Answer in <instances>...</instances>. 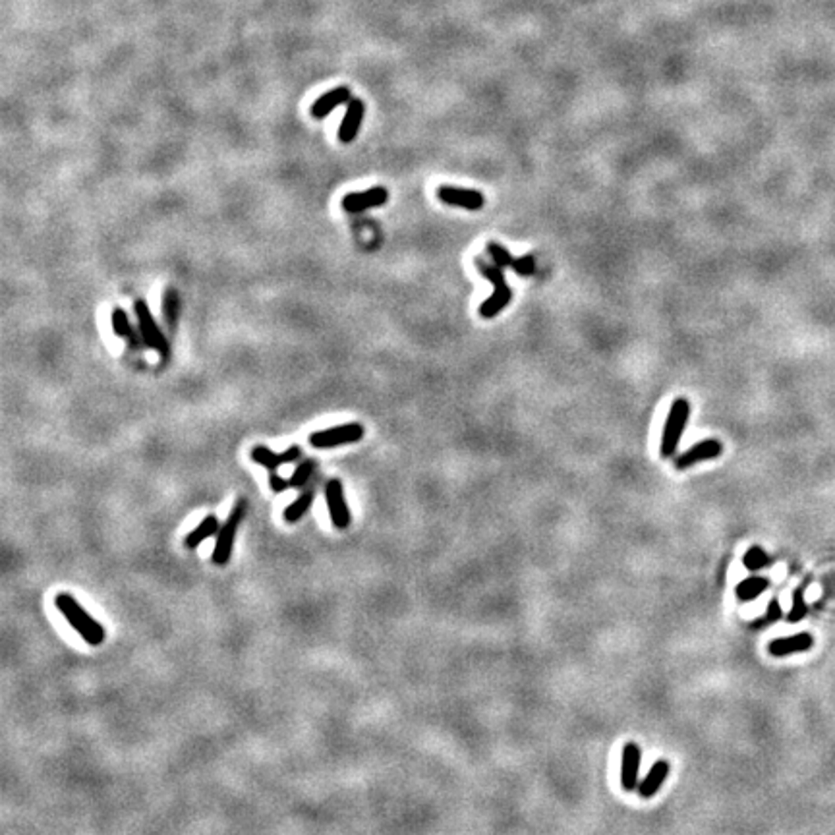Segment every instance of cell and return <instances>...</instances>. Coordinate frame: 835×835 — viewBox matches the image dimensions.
<instances>
[{
    "label": "cell",
    "mask_w": 835,
    "mask_h": 835,
    "mask_svg": "<svg viewBox=\"0 0 835 835\" xmlns=\"http://www.w3.org/2000/svg\"><path fill=\"white\" fill-rule=\"evenodd\" d=\"M56 609L64 615V619L70 623V626L76 633L89 644V646H101L105 642V629L103 624L93 619L87 613L86 609L81 607L76 598H72L70 593H58L55 598Z\"/></svg>",
    "instance_id": "cell-1"
},
{
    "label": "cell",
    "mask_w": 835,
    "mask_h": 835,
    "mask_svg": "<svg viewBox=\"0 0 835 835\" xmlns=\"http://www.w3.org/2000/svg\"><path fill=\"white\" fill-rule=\"evenodd\" d=\"M474 263H476L478 271L484 275L485 279L493 284V294L485 300L484 304L480 305V315L485 317V320H492L495 315H499L501 310H505V305L511 302L513 290H511V287H508L507 281H505V275H503V269H501L499 265L487 263V261H484V259L480 258H476Z\"/></svg>",
    "instance_id": "cell-2"
},
{
    "label": "cell",
    "mask_w": 835,
    "mask_h": 835,
    "mask_svg": "<svg viewBox=\"0 0 835 835\" xmlns=\"http://www.w3.org/2000/svg\"><path fill=\"white\" fill-rule=\"evenodd\" d=\"M246 511H248V503L240 499L230 511L227 522L221 526L219 534H217V541H215V547H213L211 559L215 565L225 567L230 561V555H232V549H235L236 534H238V528H240L244 516H246Z\"/></svg>",
    "instance_id": "cell-3"
},
{
    "label": "cell",
    "mask_w": 835,
    "mask_h": 835,
    "mask_svg": "<svg viewBox=\"0 0 835 835\" xmlns=\"http://www.w3.org/2000/svg\"><path fill=\"white\" fill-rule=\"evenodd\" d=\"M688 416H690V405L687 398H675L667 416V422L664 426V433H662V449L659 453L664 459H669L675 453V449L679 445L683 431L687 428Z\"/></svg>",
    "instance_id": "cell-4"
},
{
    "label": "cell",
    "mask_w": 835,
    "mask_h": 835,
    "mask_svg": "<svg viewBox=\"0 0 835 835\" xmlns=\"http://www.w3.org/2000/svg\"><path fill=\"white\" fill-rule=\"evenodd\" d=\"M133 312H136V317H138V329H140L143 344L149 346L151 350L159 352L163 358H166L171 354V344L166 341V336L161 331V327L157 325L155 317H153V313H151L147 302L143 298L133 300Z\"/></svg>",
    "instance_id": "cell-5"
},
{
    "label": "cell",
    "mask_w": 835,
    "mask_h": 835,
    "mask_svg": "<svg viewBox=\"0 0 835 835\" xmlns=\"http://www.w3.org/2000/svg\"><path fill=\"white\" fill-rule=\"evenodd\" d=\"M364 426L358 422H348L335 426V428H327V430L313 431L310 435V445L315 449H333L338 445H350V443H358L364 438Z\"/></svg>",
    "instance_id": "cell-6"
},
{
    "label": "cell",
    "mask_w": 835,
    "mask_h": 835,
    "mask_svg": "<svg viewBox=\"0 0 835 835\" xmlns=\"http://www.w3.org/2000/svg\"><path fill=\"white\" fill-rule=\"evenodd\" d=\"M325 501L333 526L336 530H346L350 526V508L344 497V485L338 478H331L325 484Z\"/></svg>",
    "instance_id": "cell-7"
},
{
    "label": "cell",
    "mask_w": 835,
    "mask_h": 835,
    "mask_svg": "<svg viewBox=\"0 0 835 835\" xmlns=\"http://www.w3.org/2000/svg\"><path fill=\"white\" fill-rule=\"evenodd\" d=\"M389 199L387 188L374 186L364 192H352L343 197V209L346 213H364L367 209L381 207Z\"/></svg>",
    "instance_id": "cell-8"
},
{
    "label": "cell",
    "mask_w": 835,
    "mask_h": 835,
    "mask_svg": "<svg viewBox=\"0 0 835 835\" xmlns=\"http://www.w3.org/2000/svg\"><path fill=\"white\" fill-rule=\"evenodd\" d=\"M438 197L447 205L453 207H461L466 211H478L484 207V195L476 192V190H464V188H454V186H439L438 188Z\"/></svg>",
    "instance_id": "cell-9"
},
{
    "label": "cell",
    "mask_w": 835,
    "mask_h": 835,
    "mask_svg": "<svg viewBox=\"0 0 835 835\" xmlns=\"http://www.w3.org/2000/svg\"><path fill=\"white\" fill-rule=\"evenodd\" d=\"M300 454H302L300 445H290L284 453H275L273 449H269L267 445H256L250 451L251 461L259 464V466H263V468L271 470V472H275L282 464H290V462L298 461Z\"/></svg>",
    "instance_id": "cell-10"
},
{
    "label": "cell",
    "mask_w": 835,
    "mask_h": 835,
    "mask_svg": "<svg viewBox=\"0 0 835 835\" xmlns=\"http://www.w3.org/2000/svg\"><path fill=\"white\" fill-rule=\"evenodd\" d=\"M723 453V445L719 443L718 439H706L702 443H696L688 451L681 454L679 459L675 461V468L677 470H687L690 466H695L702 461H714L718 459L719 454Z\"/></svg>",
    "instance_id": "cell-11"
},
{
    "label": "cell",
    "mask_w": 835,
    "mask_h": 835,
    "mask_svg": "<svg viewBox=\"0 0 835 835\" xmlns=\"http://www.w3.org/2000/svg\"><path fill=\"white\" fill-rule=\"evenodd\" d=\"M640 749L638 744L629 742L623 749V764H621V785L624 791H634L638 783V772H640Z\"/></svg>",
    "instance_id": "cell-12"
},
{
    "label": "cell",
    "mask_w": 835,
    "mask_h": 835,
    "mask_svg": "<svg viewBox=\"0 0 835 835\" xmlns=\"http://www.w3.org/2000/svg\"><path fill=\"white\" fill-rule=\"evenodd\" d=\"M364 114H366V105H364V101H360V99L348 101V109H346V114H344L343 122H341V128H338V140L343 141V143H350V141L356 140V136L360 133V128H362Z\"/></svg>",
    "instance_id": "cell-13"
},
{
    "label": "cell",
    "mask_w": 835,
    "mask_h": 835,
    "mask_svg": "<svg viewBox=\"0 0 835 835\" xmlns=\"http://www.w3.org/2000/svg\"><path fill=\"white\" fill-rule=\"evenodd\" d=\"M812 644H814V638L810 634L798 633L795 636H789V638H777V640L770 642L768 650H770L772 656L783 657L791 656V654H798V652H806V650L812 648Z\"/></svg>",
    "instance_id": "cell-14"
},
{
    "label": "cell",
    "mask_w": 835,
    "mask_h": 835,
    "mask_svg": "<svg viewBox=\"0 0 835 835\" xmlns=\"http://www.w3.org/2000/svg\"><path fill=\"white\" fill-rule=\"evenodd\" d=\"M110 323H112V331H114V335H117L118 338L126 341L128 346L133 348V350H140V346L143 344V341H140L141 335L136 333V329H133V325L130 323L128 313H126L122 308H114V310H112V313H110Z\"/></svg>",
    "instance_id": "cell-15"
},
{
    "label": "cell",
    "mask_w": 835,
    "mask_h": 835,
    "mask_svg": "<svg viewBox=\"0 0 835 835\" xmlns=\"http://www.w3.org/2000/svg\"><path fill=\"white\" fill-rule=\"evenodd\" d=\"M348 101H350V89H348V87H336V89L329 91V93L321 95L320 99L313 103L312 117L321 120V118L329 117L338 105Z\"/></svg>",
    "instance_id": "cell-16"
},
{
    "label": "cell",
    "mask_w": 835,
    "mask_h": 835,
    "mask_svg": "<svg viewBox=\"0 0 835 835\" xmlns=\"http://www.w3.org/2000/svg\"><path fill=\"white\" fill-rule=\"evenodd\" d=\"M219 518L215 515H207L202 522L195 526L194 530L188 534L186 539H184V546H186L188 549H195L197 546H202L205 539H209L211 536H215V534H219Z\"/></svg>",
    "instance_id": "cell-17"
},
{
    "label": "cell",
    "mask_w": 835,
    "mask_h": 835,
    "mask_svg": "<svg viewBox=\"0 0 835 835\" xmlns=\"http://www.w3.org/2000/svg\"><path fill=\"white\" fill-rule=\"evenodd\" d=\"M667 775H669V764H667L665 760L656 762V764L652 765L648 775H646V780L638 785V795H640L642 798H650V796L656 795L657 789L662 787V783L667 780Z\"/></svg>",
    "instance_id": "cell-18"
},
{
    "label": "cell",
    "mask_w": 835,
    "mask_h": 835,
    "mask_svg": "<svg viewBox=\"0 0 835 835\" xmlns=\"http://www.w3.org/2000/svg\"><path fill=\"white\" fill-rule=\"evenodd\" d=\"M313 501H315V492L313 489H308V492H304L298 499H294L292 503H290L289 507L284 508V520L289 524H294L298 522L302 516L310 511V507L313 505Z\"/></svg>",
    "instance_id": "cell-19"
},
{
    "label": "cell",
    "mask_w": 835,
    "mask_h": 835,
    "mask_svg": "<svg viewBox=\"0 0 835 835\" xmlns=\"http://www.w3.org/2000/svg\"><path fill=\"white\" fill-rule=\"evenodd\" d=\"M163 317H164V323L169 325V329H176V323H178V317H180V296H178V290L174 289V287H169V289L164 290L163 294Z\"/></svg>",
    "instance_id": "cell-20"
},
{
    "label": "cell",
    "mask_w": 835,
    "mask_h": 835,
    "mask_svg": "<svg viewBox=\"0 0 835 835\" xmlns=\"http://www.w3.org/2000/svg\"><path fill=\"white\" fill-rule=\"evenodd\" d=\"M768 586H770V580H768V578L750 577L737 584L735 593H737V598L741 601H750L754 600V598H758L762 592H765Z\"/></svg>",
    "instance_id": "cell-21"
},
{
    "label": "cell",
    "mask_w": 835,
    "mask_h": 835,
    "mask_svg": "<svg viewBox=\"0 0 835 835\" xmlns=\"http://www.w3.org/2000/svg\"><path fill=\"white\" fill-rule=\"evenodd\" d=\"M742 563H744V567L749 570H760L764 569V567H768L770 563H772V557L765 553L762 547H750L749 551L744 553V557H742Z\"/></svg>",
    "instance_id": "cell-22"
},
{
    "label": "cell",
    "mask_w": 835,
    "mask_h": 835,
    "mask_svg": "<svg viewBox=\"0 0 835 835\" xmlns=\"http://www.w3.org/2000/svg\"><path fill=\"white\" fill-rule=\"evenodd\" d=\"M315 466H317V461H315V459H308V461L300 462L296 466V470L292 472V476H290V485H292V487H302V485L308 484Z\"/></svg>",
    "instance_id": "cell-23"
},
{
    "label": "cell",
    "mask_w": 835,
    "mask_h": 835,
    "mask_svg": "<svg viewBox=\"0 0 835 835\" xmlns=\"http://www.w3.org/2000/svg\"><path fill=\"white\" fill-rule=\"evenodd\" d=\"M487 254H489V258H492V261L495 263V265H499L501 269H505V267H515V261L516 259L508 254L501 244H495V242H489L487 244Z\"/></svg>",
    "instance_id": "cell-24"
},
{
    "label": "cell",
    "mask_w": 835,
    "mask_h": 835,
    "mask_svg": "<svg viewBox=\"0 0 835 835\" xmlns=\"http://www.w3.org/2000/svg\"><path fill=\"white\" fill-rule=\"evenodd\" d=\"M806 615V603H804V586H798L793 593V607L789 611V623H798Z\"/></svg>",
    "instance_id": "cell-25"
},
{
    "label": "cell",
    "mask_w": 835,
    "mask_h": 835,
    "mask_svg": "<svg viewBox=\"0 0 835 835\" xmlns=\"http://www.w3.org/2000/svg\"><path fill=\"white\" fill-rule=\"evenodd\" d=\"M516 271V275H520V277H528V275L534 273V269H536V259L532 258V256H524V258H518L515 261V267H513Z\"/></svg>",
    "instance_id": "cell-26"
},
{
    "label": "cell",
    "mask_w": 835,
    "mask_h": 835,
    "mask_svg": "<svg viewBox=\"0 0 835 835\" xmlns=\"http://www.w3.org/2000/svg\"><path fill=\"white\" fill-rule=\"evenodd\" d=\"M781 605H780V600L777 598H773L770 603H768V613H765V623H775V621H780L781 619Z\"/></svg>",
    "instance_id": "cell-27"
},
{
    "label": "cell",
    "mask_w": 835,
    "mask_h": 835,
    "mask_svg": "<svg viewBox=\"0 0 835 835\" xmlns=\"http://www.w3.org/2000/svg\"><path fill=\"white\" fill-rule=\"evenodd\" d=\"M269 485H271V489H273L275 493H282L287 492L289 487H292L290 485V480H284V478H281L279 474H271V478H269Z\"/></svg>",
    "instance_id": "cell-28"
}]
</instances>
